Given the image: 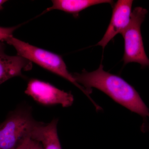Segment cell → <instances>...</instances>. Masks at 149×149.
I'll return each instance as SVG.
<instances>
[{"label":"cell","instance_id":"2","mask_svg":"<svg viewBox=\"0 0 149 149\" xmlns=\"http://www.w3.org/2000/svg\"><path fill=\"white\" fill-rule=\"evenodd\" d=\"M6 42L13 46L17 52V55L35 63L47 69L68 80L80 89L92 101L88 92L74 79L72 74L68 70L66 64L60 56L46 50L30 45L12 36Z\"/></svg>","mask_w":149,"mask_h":149},{"label":"cell","instance_id":"4","mask_svg":"<svg viewBox=\"0 0 149 149\" xmlns=\"http://www.w3.org/2000/svg\"><path fill=\"white\" fill-rule=\"evenodd\" d=\"M148 11L137 7L132 11L130 22L120 33L124 41V53L123 60L124 65L137 63L142 68L149 66V59L144 49L141 33V26Z\"/></svg>","mask_w":149,"mask_h":149},{"label":"cell","instance_id":"11","mask_svg":"<svg viewBox=\"0 0 149 149\" xmlns=\"http://www.w3.org/2000/svg\"><path fill=\"white\" fill-rule=\"evenodd\" d=\"M19 26L11 27H0V45L3 42H6L10 37L13 36L14 32Z\"/></svg>","mask_w":149,"mask_h":149},{"label":"cell","instance_id":"7","mask_svg":"<svg viewBox=\"0 0 149 149\" xmlns=\"http://www.w3.org/2000/svg\"><path fill=\"white\" fill-rule=\"evenodd\" d=\"M32 65L20 56L6 54L3 43L0 45V85L13 77H22V71L31 70Z\"/></svg>","mask_w":149,"mask_h":149},{"label":"cell","instance_id":"5","mask_svg":"<svg viewBox=\"0 0 149 149\" xmlns=\"http://www.w3.org/2000/svg\"><path fill=\"white\" fill-rule=\"evenodd\" d=\"M25 93L36 102L45 105L60 104L67 107L72 105L74 101L71 93L65 92L49 83L36 79L29 80Z\"/></svg>","mask_w":149,"mask_h":149},{"label":"cell","instance_id":"3","mask_svg":"<svg viewBox=\"0 0 149 149\" xmlns=\"http://www.w3.org/2000/svg\"><path fill=\"white\" fill-rule=\"evenodd\" d=\"M39 123L29 108H19L11 112L0 124V149H15L28 138Z\"/></svg>","mask_w":149,"mask_h":149},{"label":"cell","instance_id":"13","mask_svg":"<svg viewBox=\"0 0 149 149\" xmlns=\"http://www.w3.org/2000/svg\"><path fill=\"white\" fill-rule=\"evenodd\" d=\"M143 129H146V130H149V125L148 127H143Z\"/></svg>","mask_w":149,"mask_h":149},{"label":"cell","instance_id":"1","mask_svg":"<svg viewBox=\"0 0 149 149\" xmlns=\"http://www.w3.org/2000/svg\"><path fill=\"white\" fill-rule=\"evenodd\" d=\"M101 64L95 71L84 70L80 73L72 74L79 84L91 93V88L98 89L113 100L142 117H149V111L135 88L118 75L106 72Z\"/></svg>","mask_w":149,"mask_h":149},{"label":"cell","instance_id":"10","mask_svg":"<svg viewBox=\"0 0 149 149\" xmlns=\"http://www.w3.org/2000/svg\"><path fill=\"white\" fill-rule=\"evenodd\" d=\"M15 149H43L40 143L31 138L24 140L21 144Z\"/></svg>","mask_w":149,"mask_h":149},{"label":"cell","instance_id":"12","mask_svg":"<svg viewBox=\"0 0 149 149\" xmlns=\"http://www.w3.org/2000/svg\"><path fill=\"white\" fill-rule=\"evenodd\" d=\"M7 1L5 0H0V10H2L3 7V5Z\"/></svg>","mask_w":149,"mask_h":149},{"label":"cell","instance_id":"9","mask_svg":"<svg viewBox=\"0 0 149 149\" xmlns=\"http://www.w3.org/2000/svg\"><path fill=\"white\" fill-rule=\"evenodd\" d=\"M52 1V5L47 8L43 13L58 10L72 14L76 17L80 12L92 6L113 3V1L110 0H54Z\"/></svg>","mask_w":149,"mask_h":149},{"label":"cell","instance_id":"6","mask_svg":"<svg viewBox=\"0 0 149 149\" xmlns=\"http://www.w3.org/2000/svg\"><path fill=\"white\" fill-rule=\"evenodd\" d=\"M133 1L118 0L113 6L110 22L101 40L97 46L104 49L116 35L120 34L128 26L132 13Z\"/></svg>","mask_w":149,"mask_h":149},{"label":"cell","instance_id":"8","mask_svg":"<svg viewBox=\"0 0 149 149\" xmlns=\"http://www.w3.org/2000/svg\"><path fill=\"white\" fill-rule=\"evenodd\" d=\"M57 123L56 119L46 125L39 122L33 130L31 139L40 143L43 149H62L57 130Z\"/></svg>","mask_w":149,"mask_h":149}]
</instances>
